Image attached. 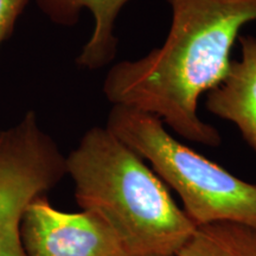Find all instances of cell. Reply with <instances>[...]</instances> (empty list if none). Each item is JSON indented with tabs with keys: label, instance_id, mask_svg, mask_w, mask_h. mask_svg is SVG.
<instances>
[{
	"label": "cell",
	"instance_id": "8",
	"mask_svg": "<svg viewBox=\"0 0 256 256\" xmlns=\"http://www.w3.org/2000/svg\"><path fill=\"white\" fill-rule=\"evenodd\" d=\"M178 256H256V226L235 222L198 226Z\"/></svg>",
	"mask_w": 256,
	"mask_h": 256
},
{
	"label": "cell",
	"instance_id": "1",
	"mask_svg": "<svg viewBox=\"0 0 256 256\" xmlns=\"http://www.w3.org/2000/svg\"><path fill=\"white\" fill-rule=\"evenodd\" d=\"M165 2L171 26L162 46L113 64L104 94L113 106L156 115L184 139L217 147L222 136L200 119L198 101L228 75L240 31L256 20V0Z\"/></svg>",
	"mask_w": 256,
	"mask_h": 256
},
{
	"label": "cell",
	"instance_id": "3",
	"mask_svg": "<svg viewBox=\"0 0 256 256\" xmlns=\"http://www.w3.org/2000/svg\"><path fill=\"white\" fill-rule=\"evenodd\" d=\"M106 127L177 192L185 214L197 226L216 222L256 226V184L242 180L178 142L156 115L113 106Z\"/></svg>",
	"mask_w": 256,
	"mask_h": 256
},
{
	"label": "cell",
	"instance_id": "6",
	"mask_svg": "<svg viewBox=\"0 0 256 256\" xmlns=\"http://www.w3.org/2000/svg\"><path fill=\"white\" fill-rule=\"evenodd\" d=\"M241 57L234 60L226 78L206 92L211 114L230 121L256 152V37L241 34Z\"/></svg>",
	"mask_w": 256,
	"mask_h": 256
},
{
	"label": "cell",
	"instance_id": "7",
	"mask_svg": "<svg viewBox=\"0 0 256 256\" xmlns=\"http://www.w3.org/2000/svg\"><path fill=\"white\" fill-rule=\"evenodd\" d=\"M130 0H36L38 8L51 22L60 26H72L83 10L94 19L92 32L76 63L89 70L101 69L112 63L118 52L115 25L119 14Z\"/></svg>",
	"mask_w": 256,
	"mask_h": 256
},
{
	"label": "cell",
	"instance_id": "9",
	"mask_svg": "<svg viewBox=\"0 0 256 256\" xmlns=\"http://www.w3.org/2000/svg\"><path fill=\"white\" fill-rule=\"evenodd\" d=\"M30 0H0V46L14 30L16 22Z\"/></svg>",
	"mask_w": 256,
	"mask_h": 256
},
{
	"label": "cell",
	"instance_id": "2",
	"mask_svg": "<svg viewBox=\"0 0 256 256\" xmlns=\"http://www.w3.org/2000/svg\"><path fill=\"white\" fill-rule=\"evenodd\" d=\"M66 165L78 206L110 226L127 256H178L194 235L164 182L107 127L88 130Z\"/></svg>",
	"mask_w": 256,
	"mask_h": 256
},
{
	"label": "cell",
	"instance_id": "5",
	"mask_svg": "<svg viewBox=\"0 0 256 256\" xmlns=\"http://www.w3.org/2000/svg\"><path fill=\"white\" fill-rule=\"evenodd\" d=\"M20 235L26 256H127L100 216L88 210H58L46 196L28 206Z\"/></svg>",
	"mask_w": 256,
	"mask_h": 256
},
{
	"label": "cell",
	"instance_id": "4",
	"mask_svg": "<svg viewBox=\"0 0 256 256\" xmlns=\"http://www.w3.org/2000/svg\"><path fill=\"white\" fill-rule=\"evenodd\" d=\"M66 176V156L34 112L0 130V256H26L20 235L25 211Z\"/></svg>",
	"mask_w": 256,
	"mask_h": 256
}]
</instances>
